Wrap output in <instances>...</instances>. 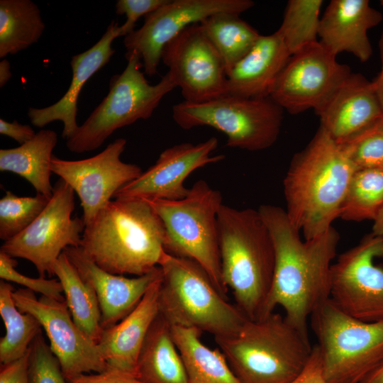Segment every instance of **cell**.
I'll list each match as a JSON object with an SVG mask.
<instances>
[{"mask_svg":"<svg viewBox=\"0 0 383 383\" xmlns=\"http://www.w3.org/2000/svg\"><path fill=\"white\" fill-rule=\"evenodd\" d=\"M257 210L270 231L275 252L266 316L279 306L287 321L309 336V319L331 296V269L339 233L332 226L316 238L302 240L285 209L263 204Z\"/></svg>","mask_w":383,"mask_h":383,"instance_id":"6da1fadb","label":"cell"},{"mask_svg":"<svg viewBox=\"0 0 383 383\" xmlns=\"http://www.w3.org/2000/svg\"><path fill=\"white\" fill-rule=\"evenodd\" d=\"M165 242L164 224L148 201L116 198L85 225L80 248L104 270L138 277L160 266Z\"/></svg>","mask_w":383,"mask_h":383,"instance_id":"7a4b0ae2","label":"cell"},{"mask_svg":"<svg viewBox=\"0 0 383 383\" xmlns=\"http://www.w3.org/2000/svg\"><path fill=\"white\" fill-rule=\"evenodd\" d=\"M355 170L339 145L321 127L294 156L283 182L285 211L305 240L324 233L339 218Z\"/></svg>","mask_w":383,"mask_h":383,"instance_id":"3957f363","label":"cell"},{"mask_svg":"<svg viewBox=\"0 0 383 383\" xmlns=\"http://www.w3.org/2000/svg\"><path fill=\"white\" fill-rule=\"evenodd\" d=\"M222 279L237 307L250 320L266 316L275 252L272 238L258 210L223 204L218 214Z\"/></svg>","mask_w":383,"mask_h":383,"instance_id":"277c9868","label":"cell"},{"mask_svg":"<svg viewBox=\"0 0 383 383\" xmlns=\"http://www.w3.org/2000/svg\"><path fill=\"white\" fill-rule=\"evenodd\" d=\"M214 339L243 383H289L302 371L313 349L308 335L274 312L248 318L237 332Z\"/></svg>","mask_w":383,"mask_h":383,"instance_id":"5b68a950","label":"cell"},{"mask_svg":"<svg viewBox=\"0 0 383 383\" xmlns=\"http://www.w3.org/2000/svg\"><path fill=\"white\" fill-rule=\"evenodd\" d=\"M160 267V314L170 326L194 328L216 338L237 332L248 319L194 260L166 252Z\"/></svg>","mask_w":383,"mask_h":383,"instance_id":"8992f818","label":"cell"},{"mask_svg":"<svg viewBox=\"0 0 383 383\" xmlns=\"http://www.w3.org/2000/svg\"><path fill=\"white\" fill-rule=\"evenodd\" d=\"M166 231L165 251L198 263L226 296L221 265L218 214L223 204L220 191L205 180L196 182L178 200L146 199Z\"/></svg>","mask_w":383,"mask_h":383,"instance_id":"52a82bcc","label":"cell"},{"mask_svg":"<svg viewBox=\"0 0 383 383\" xmlns=\"http://www.w3.org/2000/svg\"><path fill=\"white\" fill-rule=\"evenodd\" d=\"M310 319L328 383H361L383 362V321L356 319L331 299Z\"/></svg>","mask_w":383,"mask_h":383,"instance_id":"ba28073f","label":"cell"},{"mask_svg":"<svg viewBox=\"0 0 383 383\" xmlns=\"http://www.w3.org/2000/svg\"><path fill=\"white\" fill-rule=\"evenodd\" d=\"M126 57L127 65L121 74L112 77L107 95L67 139L70 151L94 150L115 131L150 118L162 98L177 88L168 72L156 84H150L140 70L143 63L139 55L126 52Z\"/></svg>","mask_w":383,"mask_h":383,"instance_id":"9c48e42d","label":"cell"},{"mask_svg":"<svg viewBox=\"0 0 383 383\" xmlns=\"http://www.w3.org/2000/svg\"><path fill=\"white\" fill-rule=\"evenodd\" d=\"M284 109L270 96L225 95L203 102L185 101L172 107V118L182 129L210 126L227 136L226 146L248 151L265 150L277 141Z\"/></svg>","mask_w":383,"mask_h":383,"instance_id":"30bf717a","label":"cell"},{"mask_svg":"<svg viewBox=\"0 0 383 383\" xmlns=\"http://www.w3.org/2000/svg\"><path fill=\"white\" fill-rule=\"evenodd\" d=\"M74 206V191L60 178L41 213L23 232L4 242L0 251L30 261L40 277L53 275V266L64 250L81 245L85 223L72 218Z\"/></svg>","mask_w":383,"mask_h":383,"instance_id":"8fae6325","label":"cell"},{"mask_svg":"<svg viewBox=\"0 0 383 383\" xmlns=\"http://www.w3.org/2000/svg\"><path fill=\"white\" fill-rule=\"evenodd\" d=\"M318 41L290 56L277 77L270 96L284 110L317 113L351 74L350 68Z\"/></svg>","mask_w":383,"mask_h":383,"instance_id":"7c38bea8","label":"cell"},{"mask_svg":"<svg viewBox=\"0 0 383 383\" xmlns=\"http://www.w3.org/2000/svg\"><path fill=\"white\" fill-rule=\"evenodd\" d=\"M383 238L372 233L340 254L333 264L330 299L344 313L362 321H383Z\"/></svg>","mask_w":383,"mask_h":383,"instance_id":"4fadbf2b","label":"cell"},{"mask_svg":"<svg viewBox=\"0 0 383 383\" xmlns=\"http://www.w3.org/2000/svg\"><path fill=\"white\" fill-rule=\"evenodd\" d=\"M12 296L21 312L33 315L40 322L67 380L109 368L98 345L74 322L65 301L44 296L37 299L28 289H18Z\"/></svg>","mask_w":383,"mask_h":383,"instance_id":"5bb4252c","label":"cell"},{"mask_svg":"<svg viewBox=\"0 0 383 383\" xmlns=\"http://www.w3.org/2000/svg\"><path fill=\"white\" fill-rule=\"evenodd\" d=\"M161 60L184 101L206 102L226 95L223 60L200 23L184 28L163 48Z\"/></svg>","mask_w":383,"mask_h":383,"instance_id":"9a60e30c","label":"cell"},{"mask_svg":"<svg viewBox=\"0 0 383 383\" xmlns=\"http://www.w3.org/2000/svg\"><path fill=\"white\" fill-rule=\"evenodd\" d=\"M254 6L251 0H168L144 16L138 30L125 36L127 52H136L143 60V72L157 73L164 47L187 26L219 13L240 15Z\"/></svg>","mask_w":383,"mask_h":383,"instance_id":"2e32d148","label":"cell"},{"mask_svg":"<svg viewBox=\"0 0 383 383\" xmlns=\"http://www.w3.org/2000/svg\"><path fill=\"white\" fill-rule=\"evenodd\" d=\"M126 143L125 138H118L101 152L84 160H67L52 156L51 170L77 194L85 225L95 218L120 189L143 172L138 165L121 160Z\"/></svg>","mask_w":383,"mask_h":383,"instance_id":"e0dca14e","label":"cell"},{"mask_svg":"<svg viewBox=\"0 0 383 383\" xmlns=\"http://www.w3.org/2000/svg\"><path fill=\"white\" fill-rule=\"evenodd\" d=\"M218 140L211 137L197 144L184 143L163 150L154 165L120 189L116 198L178 200L185 197L184 182L195 170L220 162L223 155H213Z\"/></svg>","mask_w":383,"mask_h":383,"instance_id":"ac0fdd59","label":"cell"},{"mask_svg":"<svg viewBox=\"0 0 383 383\" xmlns=\"http://www.w3.org/2000/svg\"><path fill=\"white\" fill-rule=\"evenodd\" d=\"M63 252L82 279L94 289L104 329L116 324L130 313L150 285L162 276L160 266L146 274L132 278L111 274L89 259L80 247L70 246Z\"/></svg>","mask_w":383,"mask_h":383,"instance_id":"d6986e66","label":"cell"},{"mask_svg":"<svg viewBox=\"0 0 383 383\" xmlns=\"http://www.w3.org/2000/svg\"><path fill=\"white\" fill-rule=\"evenodd\" d=\"M316 114L320 118V127L338 145L383 119L372 82L355 73H351Z\"/></svg>","mask_w":383,"mask_h":383,"instance_id":"ffe728a7","label":"cell"},{"mask_svg":"<svg viewBox=\"0 0 383 383\" xmlns=\"http://www.w3.org/2000/svg\"><path fill=\"white\" fill-rule=\"evenodd\" d=\"M120 26L115 21L109 25L100 40L87 50L72 57L70 65L72 77L70 85L63 96L49 106L29 108L28 118L36 127L43 128L55 121L63 123L62 136L71 137L77 130V101L85 83L99 70L105 66L115 52L113 41L121 37Z\"/></svg>","mask_w":383,"mask_h":383,"instance_id":"44dd1931","label":"cell"},{"mask_svg":"<svg viewBox=\"0 0 383 383\" xmlns=\"http://www.w3.org/2000/svg\"><path fill=\"white\" fill-rule=\"evenodd\" d=\"M382 21L367 0H332L320 20L318 42L335 56L346 51L366 62L372 54L367 31Z\"/></svg>","mask_w":383,"mask_h":383,"instance_id":"7402d4cb","label":"cell"},{"mask_svg":"<svg viewBox=\"0 0 383 383\" xmlns=\"http://www.w3.org/2000/svg\"><path fill=\"white\" fill-rule=\"evenodd\" d=\"M162 279V272L130 313L116 324L104 329L97 345L109 367L136 376L140 350L152 323L160 313L159 292Z\"/></svg>","mask_w":383,"mask_h":383,"instance_id":"603a6c76","label":"cell"},{"mask_svg":"<svg viewBox=\"0 0 383 383\" xmlns=\"http://www.w3.org/2000/svg\"><path fill=\"white\" fill-rule=\"evenodd\" d=\"M291 55L277 33L259 37L252 49L227 75L226 95L270 96L271 89Z\"/></svg>","mask_w":383,"mask_h":383,"instance_id":"cb8c5ba5","label":"cell"},{"mask_svg":"<svg viewBox=\"0 0 383 383\" xmlns=\"http://www.w3.org/2000/svg\"><path fill=\"white\" fill-rule=\"evenodd\" d=\"M136 376L146 383H188L171 326L160 313L140 350Z\"/></svg>","mask_w":383,"mask_h":383,"instance_id":"d4e9b609","label":"cell"},{"mask_svg":"<svg viewBox=\"0 0 383 383\" xmlns=\"http://www.w3.org/2000/svg\"><path fill=\"white\" fill-rule=\"evenodd\" d=\"M57 142V135L54 131L42 129L17 148L1 149L0 171L21 176L31 184L37 193L51 198L53 187L50 183V163Z\"/></svg>","mask_w":383,"mask_h":383,"instance_id":"484cf974","label":"cell"},{"mask_svg":"<svg viewBox=\"0 0 383 383\" xmlns=\"http://www.w3.org/2000/svg\"><path fill=\"white\" fill-rule=\"evenodd\" d=\"M170 326L188 383H243L221 350L211 349L201 341L200 331L194 328Z\"/></svg>","mask_w":383,"mask_h":383,"instance_id":"4316f807","label":"cell"},{"mask_svg":"<svg viewBox=\"0 0 383 383\" xmlns=\"http://www.w3.org/2000/svg\"><path fill=\"white\" fill-rule=\"evenodd\" d=\"M52 274L57 277L62 284L65 301L74 322L97 344L104 328L94 289L82 279L64 252L56 260Z\"/></svg>","mask_w":383,"mask_h":383,"instance_id":"83f0119b","label":"cell"},{"mask_svg":"<svg viewBox=\"0 0 383 383\" xmlns=\"http://www.w3.org/2000/svg\"><path fill=\"white\" fill-rule=\"evenodd\" d=\"M37 4L30 0L0 1V57L37 43L45 30Z\"/></svg>","mask_w":383,"mask_h":383,"instance_id":"f1b7e54d","label":"cell"},{"mask_svg":"<svg viewBox=\"0 0 383 383\" xmlns=\"http://www.w3.org/2000/svg\"><path fill=\"white\" fill-rule=\"evenodd\" d=\"M199 23L219 53L226 76L260 36L257 30L235 13H216Z\"/></svg>","mask_w":383,"mask_h":383,"instance_id":"f546056e","label":"cell"},{"mask_svg":"<svg viewBox=\"0 0 383 383\" xmlns=\"http://www.w3.org/2000/svg\"><path fill=\"white\" fill-rule=\"evenodd\" d=\"M13 286L0 282V315L6 334L0 339L1 365L12 362L24 356L33 340L42 331L40 322L31 314L21 312L16 306Z\"/></svg>","mask_w":383,"mask_h":383,"instance_id":"4dcf8cb0","label":"cell"},{"mask_svg":"<svg viewBox=\"0 0 383 383\" xmlns=\"http://www.w3.org/2000/svg\"><path fill=\"white\" fill-rule=\"evenodd\" d=\"M383 209V168L356 170L350 182L339 218L362 221L376 218Z\"/></svg>","mask_w":383,"mask_h":383,"instance_id":"1f68e13d","label":"cell"},{"mask_svg":"<svg viewBox=\"0 0 383 383\" xmlns=\"http://www.w3.org/2000/svg\"><path fill=\"white\" fill-rule=\"evenodd\" d=\"M322 0H289L283 21L276 31L290 55L317 41Z\"/></svg>","mask_w":383,"mask_h":383,"instance_id":"d6a6232c","label":"cell"},{"mask_svg":"<svg viewBox=\"0 0 383 383\" xmlns=\"http://www.w3.org/2000/svg\"><path fill=\"white\" fill-rule=\"evenodd\" d=\"M50 198L40 193L18 196L10 191L0 199V238L4 242L18 235L41 213Z\"/></svg>","mask_w":383,"mask_h":383,"instance_id":"836d02e7","label":"cell"},{"mask_svg":"<svg viewBox=\"0 0 383 383\" xmlns=\"http://www.w3.org/2000/svg\"><path fill=\"white\" fill-rule=\"evenodd\" d=\"M339 146L356 170L383 168V119Z\"/></svg>","mask_w":383,"mask_h":383,"instance_id":"e575fe53","label":"cell"},{"mask_svg":"<svg viewBox=\"0 0 383 383\" xmlns=\"http://www.w3.org/2000/svg\"><path fill=\"white\" fill-rule=\"evenodd\" d=\"M29 383H69L42 331L29 347Z\"/></svg>","mask_w":383,"mask_h":383,"instance_id":"d590c367","label":"cell"},{"mask_svg":"<svg viewBox=\"0 0 383 383\" xmlns=\"http://www.w3.org/2000/svg\"><path fill=\"white\" fill-rule=\"evenodd\" d=\"M17 265L14 257L0 251V277L2 280L23 285L26 289L48 298L65 301L62 287L58 279L33 278L23 275L16 270Z\"/></svg>","mask_w":383,"mask_h":383,"instance_id":"8d00e7d4","label":"cell"},{"mask_svg":"<svg viewBox=\"0 0 383 383\" xmlns=\"http://www.w3.org/2000/svg\"><path fill=\"white\" fill-rule=\"evenodd\" d=\"M168 0H118L116 13L126 15L125 23L120 26L121 36H126L134 30L136 22L141 16L157 10Z\"/></svg>","mask_w":383,"mask_h":383,"instance_id":"74e56055","label":"cell"},{"mask_svg":"<svg viewBox=\"0 0 383 383\" xmlns=\"http://www.w3.org/2000/svg\"><path fill=\"white\" fill-rule=\"evenodd\" d=\"M67 381L69 383H146L134 374L110 367L101 372L82 374Z\"/></svg>","mask_w":383,"mask_h":383,"instance_id":"f35d334b","label":"cell"},{"mask_svg":"<svg viewBox=\"0 0 383 383\" xmlns=\"http://www.w3.org/2000/svg\"><path fill=\"white\" fill-rule=\"evenodd\" d=\"M289 383H328L323 374L319 348L313 346L311 356L302 371Z\"/></svg>","mask_w":383,"mask_h":383,"instance_id":"ab89813d","label":"cell"},{"mask_svg":"<svg viewBox=\"0 0 383 383\" xmlns=\"http://www.w3.org/2000/svg\"><path fill=\"white\" fill-rule=\"evenodd\" d=\"M29 349L22 357L6 365H1L0 383H29Z\"/></svg>","mask_w":383,"mask_h":383,"instance_id":"60d3db41","label":"cell"},{"mask_svg":"<svg viewBox=\"0 0 383 383\" xmlns=\"http://www.w3.org/2000/svg\"><path fill=\"white\" fill-rule=\"evenodd\" d=\"M0 133L13 138L20 145L30 140L36 134L28 125L21 124L16 121L8 122L3 118L0 119Z\"/></svg>","mask_w":383,"mask_h":383,"instance_id":"b9f144b4","label":"cell"},{"mask_svg":"<svg viewBox=\"0 0 383 383\" xmlns=\"http://www.w3.org/2000/svg\"><path fill=\"white\" fill-rule=\"evenodd\" d=\"M379 50L382 61V69L378 76L372 81V83L383 111V30L379 40Z\"/></svg>","mask_w":383,"mask_h":383,"instance_id":"7bdbcfd3","label":"cell"},{"mask_svg":"<svg viewBox=\"0 0 383 383\" xmlns=\"http://www.w3.org/2000/svg\"><path fill=\"white\" fill-rule=\"evenodd\" d=\"M10 62L3 59L0 62V87H3L11 77Z\"/></svg>","mask_w":383,"mask_h":383,"instance_id":"ee69618b","label":"cell"},{"mask_svg":"<svg viewBox=\"0 0 383 383\" xmlns=\"http://www.w3.org/2000/svg\"><path fill=\"white\" fill-rule=\"evenodd\" d=\"M361 383H383V362Z\"/></svg>","mask_w":383,"mask_h":383,"instance_id":"f6af8a7d","label":"cell"},{"mask_svg":"<svg viewBox=\"0 0 383 383\" xmlns=\"http://www.w3.org/2000/svg\"><path fill=\"white\" fill-rule=\"evenodd\" d=\"M372 233L383 238V209L373 221Z\"/></svg>","mask_w":383,"mask_h":383,"instance_id":"bcb514c9","label":"cell"},{"mask_svg":"<svg viewBox=\"0 0 383 383\" xmlns=\"http://www.w3.org/2000/svg\"><path fill=\"white\" fill-rule=\"evenodd\" d=\"M380 4L383 6V0L380 1Z\"/></svg>","mask_w":383,"mask_h":383,"instance_id":"7dc6e473","label":"cell"}]
</instances>
